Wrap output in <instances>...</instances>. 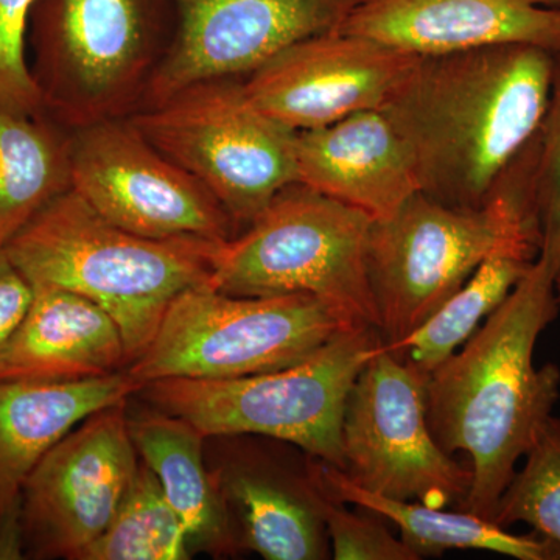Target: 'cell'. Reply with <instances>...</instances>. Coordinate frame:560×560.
<instances>
[{
  "label": "cell",
  "instance_id": "17",
  "mask_svg": "<svg viewBox=\"0 0 560 560\" xmlns=\"http://www.w3.org/2000/svg\"><path fill=\"white\" fill-rule=\"evenodd\" d=\"M142 388L128 371L77 382H0V559H22L25 481L70 431Z\"/></svg>",
  "mask_w": 560,
  "mask_h": 560
},
{
  "label": "cell",
  "instance_id": "11",
  "mask_svg": "<svg viewBox=\"0 0 560 560\" xmlns=\"http://www.w3.org/2000/svg\"><path fill=\"white\" fill-rule=\"evenodd\" d=\"M69 160L70 189L124 230L156 241L237 234L220 201L128 117L69 131Z\"/></svg>",
  "mask_w": 560,
  "mask_h": 560
},
{
  "label": "cell",
  "instance_id": "27",
  "mask_svg": "<svg viewBox=\"0 0 560 560\" xmlns=\"http://www.w3.org/2000/svg\"><path fill=\"white\" fill-rule=\"evenodd\" d=\"M324 485V482H323ZM326 488V486H324ZM327 490V488H326ZM352 512L327 490L324 522L331 558L337 560H418L400 537L394 536L377 512Z\"/></svg>",
  "mask_w": 560,
  "mask_h": 560
},
{
  "label": "cell",
  "instance_id": "12",
  "mask_svg": "<svg viewBox=\"0 0 560 560\" xmlns=\"http://www.w3.org/2000/svg\"><path fill=\"white\" fill-rule=\"evenodd\" d=\"M128 401L84 419L25 481L24 558L79 560L113 521L139 466Z\"/></svg>",
  "mask_w": 560,
  "mask_h": 560
},
{
  "label": "cell",
  "instance_id": "26",
  "mask_svg": "<svg viewBox=\"0 0 560 560\" xmlns=\"http://www.w3.org/2000/svg\"><path fill=\"white\" fill-rule=\"evenodd\" d=\"M552 81L547 113L536 136L534 200L539 219L545 257L560 268V50L552 54Z\"/></svg>",
  "mask_w": 560,
  "mask_h": 560
},
{
  "label": "cell",
  "instance_id": "29",
  "mask_svg": "<svg viewBox=\"0 0 560 560\" xmlns=\"http://www.w3.org/2000/svg\"><path fill=\"white\" fill-rule=\"evenodd\" d=\"M32 283L10 259L5 249H0V350L20 326L33 301Z\"/></svg>",
  "mask_w": 560,
  "mask_h": 560
},
{
  "label": "cell",
  "instance_id": "14",
  "mask_svg": "<svg viewBox=\"0 0 560 560\" xmlns=\"http://www.w3.org/2000/svg\"><path fill=\"white\" fill-rule=\"evenodd\" d=\"M221 438L228 442L224 456L210 469L241 551L267 560L329 559L324 522L327 490L318 459L268 438Z\"/></svg>",
  "mask_w": 560,
  "mask_h": 560
},
{
  "label": "cell",
  "instance_id": "9",
  "mask_svg": "<svg viewBox=\"0 0 560 560\" xmlns=\"http://www.w3.org/2000/svg\"><path fill=\"white\" fill-rule=\"evenodd\" d=\"M180 168L200 180L237 234L298 183V131L264 113L243 79L189 84L128 116Z\"/></svg>",
  "mask_w": 560,
  "mask_h": 560
},
{
  "label": "cell",
  "instance_id": "19",
  "mask_svg": "<svg viewBox=\"0 0 560 560\" xmlns=\"http://www.w3.org/2000/svg\"><path fill=\"white\" fill-rule=\"evenodd\" d=\"M20 326L0 350V382H77L130 366L119 324L94 302L35 287Z\"/></svg>",
  "mask_w": 560,
  "mask_h": 560
},
{
  "label": "cell",
  "instance_id": "22",
  "mask_svg": "<svg viewBox=\"0 0 560 560\" xmlns=\"http://www.w3.org/2000/svg\"><path fill=\"white\" fill-rule=\"evenodd\" d=\"M320 481L331 497L346 504L377 512L396 525L400 539L419 559L452 550H480L517 560H560L558 548L533 533L512 534L508 528L471 512L429 506L418 501H401L359 488L337 467L318 459Z\"/></svg>",
  "mask_w": 560,
  "mask_h": 560
},
{
  "label": "cell",
  "instance_id": "21",
  "mask_svg": "<svg viewBox=\"0 0 560 560\" xmlns=\"http://www.w3.org/2000/svg\"><path fill=\"white\" fill-rule=\"evenodd\" d=\"M541 235L537 224L522 223L511 228L499 245L471 272L470 278L453 293L422 326L404 340L385 345L390 355L423 377L466 345L511 291L517 287L540 254Z\"/></svg>",
  "mask_w": 560,
  "mask_h": 560
},
{
  "label": "cell",
  "instance_id": "13",
  "mask_svg": "<svg viewBox=\"0 0 560 560\" xmlns=\"http://www.w3.org/2000/svg\"><path fill=\"white\" fill-rule=\"evenodd\" d=\"M359 2L172 0L175 31L139 108L198 81L246 79L293 44L341 31Z\"/></svg>",
  "mask_w": 560,
  "mask_h": 560
},
{
  "label": "cell",
  "instance_id": "28",
  "mask_svg": "<svg viewBox=\"0 0 560 560\" xmlns=\"http://www.w3.org/2000/svg\"><path fill=\"white\" fill-rule=\"evenodd\" d=\"M38 0H0V105L43 113L28 62V28Z\"/></svg>",
  "mask_w": 560,
  "mask_h": 560
},
{
  "label": "cell",
  "instance_id": "4",
  "mask_svg": "<svg viewBox=\"0 0 560 560\" xmlns=\"http://www.w3.org/2000/svg\"><path fill=\"white\" fill-rule=\"evenodd\" d=\"M530 142L480 209L453 208L418 191L372 221L368 276L383 342L404 340L463 287L511 228H540Z\"/></svg>",
  "mask_w": 560,
  "mask_h": 560
},
{
  "label": "cell",
  "instance_id": "16",
  "mask_svg": "<svg viewBox=\"0 0 560 560\" xmlns=\"http://www.w3.org/2000/svg\"><path fill=\"white\" fill-rule=\"evenodd\" d=\"M342 32L412 57L526 44L560 50V0H360Z\"/></svg>",
  "mask_w": 560,
  "mask_h": 560
},
{
  "label": "cell",
  "instance_id": "24",
  "mask_svg": "<svg viewBox=\"0 0 560 560\" xmlns=\"http://www.w3.org/2000/svg\"><path fill=\"white\" fill-rule=\"evenodd\" d=\"M189 536L153 470L139 458L138 470L113 521L79 560H186Z\"/></svg>",
  "mask_w": 560,
  "mask_h": 560
},
{
  "label": "cell",
  "instance_id": "18",
  "mask_svg": "<svg viewBox=\"0 0 560 560\" xmlns=\"http://www.w3.org/2000/svg\"><path fill=\"white\" fill-rule=\"evenodd\" d=\"M296 158L298 183L372 220L393 215L420 191L410 150L383 109L298 131Z\"/></svg>",
  "mask_w": 560,
  "mask_h": 560
},
{
  "label": "cell",
  "instance_id": "25",
  "mask_svg": "<svg viewBox=\"0 0 560 560\" xmlns=\"http://www.w3.org/2000/svg\"><path fill=\"white\" fill-rule=\"evenodd\" d=\"M504 489L492 522L503 528L525 523L560 555V418L551 416Z\"/></svg>",
  "mask_w": 560,
  "mask_h": 560
},
{
  "label": "cell",
  "instance_id": "30",
  "mask_svg": "<svg viewBox=\"0 0 560 560\" xmlns=\"http://www.w3.org/2000/svg\"><path fill=\"white\" fill-rule=\"evenodd\" d=\"M555 290H556V298H558L559 307H560V268H559L558 272H556Z\"/></svg>",
  "mask_w": 560,
  "mask_h": 560
},
{
  "label": "cell",
  "instance_id": "5",
  "mask_svg": "<svg viewBox=\"0 0 560 560\" xmlns=\"http://www.w3.org/2000/svg\"><path fill=\"white\" fill-rule=\"evenodd\" d=\"M173 31L172 0H38L28 62L44 113L69 131L130 116Z\"/></svg>",
  "mask_w": 560,
  "mask_h": 560
},
{
  "label": "cell",
  "instance_id": "8",
  "mask_svg": "<svg viewBox=\"0 0 560 560\" xmlns=\"http://www.w3.org/2000/svg\"><path fill=\"white\" fill-rule=\"evenodd\" d=\"M355 326L368 324L312 294L232 296L200 285L172 302L127 371L140 385L246 377L300 363Z\"/></svg>",
  "mask_w": 560,
  "mask_h": 560
},
{
  "label": "cell",
  "instance_id": "10",
  "mask_svg": "<svg viewBox=\"0 0 560 560\" xmlns=\"http://www.w3.org/2000/svg\"><path fill=\"white\" fill-rule=\"evenodd\" d=\"M427 381L383 348L353 382L342 415V474L388 499L463 510L471 471L431 433Z\"/></svg>",
  "mask_w": 560,
  "mask_h": 560
},
{
  "label": "cell",
  "instance_id": "6",
  "mask_svg": "<svg viewBox=\"0 0 560 560\" xmlns=\"http://www.w3.org/2000/svg\"><path fill=\"white\" fill-rule=\"evenodd\" d=\"M381 331L355 326L308 359L270 372L223 378H162L136 396L186 419L205 436H260L342 469V415L353 382L381 349Z\"/></svg>",
  "mask_w": 560,
  "mask_h": 560
},
{
  "label": "cell",
  "instance_id": "15",
  "mask_svg": "<svg viewBox=\"0 0 560 560\" xmlns=\"http://www.w3.org/2000/svg\"><path fill=\"white\" fill-rule=\"evenodd\" d=\"M419 57L335 31L293 44L243 79L250 101L291 130L383 109Z\"/></svg>",
  "mask_w": 560,
  "mask_h": 560
},
{
  "label": "cell",
  "instance_id": "1",
  "mask_svg": "<svg viewBox=\"0 0 560 560\" xmlns=\"http://www.w3.org/2000/svg\"><path fill=\"white\" fill-rule=\"evenodd\" d=\"M551 51L526 44L419 57L386 103L419 189L480 209L536 138L550 101Z\"/></svg>",
  "mask_w": 560,
  "mask_h": 560
},
{
  "label": "cell",
  "instance_id": "7",
  "mask_svg": "<svg viewBox=\"0 0 560 560\" xmlns=\"http://www.w3.org/2000/svg\"><path fill=\"white\" fill-rule=\"evenodd\" d=\"M370 215L291 184L221 243L208 285L232 296L312 294L378 330L368 276Z\"/></svg>",
  "mask_w": 560,
  "mask_h": 560
},
{
  "label": "cell",
  "instance_id": "20",
  "mask_svg": "<svg viewBox=\"0 0 560 560\" xmlns=\"http://www.w3.org/2000/svg\"><path fill=\"white\" fill-rule=\"evenodd\" d=\"M139 458L153 470L168 503L186 526L191 555L215 558L241 551L219 482L210 469L208 436L186 419L158 408L128 410Z\"/></svg>",
  "mask_w": 560,
  "mask_h": 560
},
{
  "label": "cell",
  "instance_id": "23",
  "mask_svg": "<svg viewBox=\"0 0 560 560\" xmlns=\"http://www.w3.org/2000/svg\"><path fill=\"white\" fill-rule=\"evenodd\" d=\"M69 189V130L0 105V249Z\"/></svg>",
  "mask_w": 560,
  "mask_h": 560
},
{
  "label": "cell",
  "instance_id": "2",
  "mask_svg": "<svg viewBox=\"0 0 560 560\" xmlns=\"http://www.w3.org/2000/svg\"><path fill=\"white\" fill-rule=\"evenodd\" d=\"M556 272L537 257L503 304L427 381L434 440L448 455L470 459L463 511L488 521L560 397L558 364H534L537 340L560 311Z\"/></svg>",
  "mask_w": 560,
  "mask_h": 560
},
{
  "label": "cell",
  "instance_id": "3",
  "mask_svg": "<svg viewBox=\"0 0 560 560\" xmlns=\"http://www.w3.org/2000/svg\"><path fill=\"white\" fill-rule=\"evenodd\" d=\"M220 245L142 237L106 220L69 189L5 250L33 289L72 291L108 312L119 324L131 364L153 341L172 302L184 291L208 285Z\"/></svg>",
  "mask_w": 560,
  "mask_h": 560
}]
</instances>
